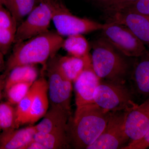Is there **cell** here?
Segmentation results:
<instances>
[{"label":"cell","mask_w":149,"mask_h":149,"mask_svg":"<svg viewBox=\"0 0 149 149\" xmlns=\"http://www.w3.org/2000/svg\"><path fill=\"white\" fill-rule=\"evenodd\" d=\"M4 56V55L0 52V73L6 67Z\"/></svg>","instance_id":"32"},{"label":"cell","mask_w":149,"mask_h":149,"mask_svg":"<svg viewBox=\"0 0 149 149\" xmlns=\"http://www.w3.org/2000/svg\"><path fill=\"white\" fill-rule=\"evenodd\" d=\"M0 27L16 31L17 24L10 13L0 3Z\"/></svg>","instance_id":"27"},{"label":"cell","mask_w":149,"mask_h":149,"mask_svg":"<svg viewBox=\"0 0 149 149\" xmlns=\"http://www.w3.org/2000/svg\"><path fill=\"white\" fill-rule=\"evenodd\" d=\"M125 126L129 143L138 141L146 135L149 130V98L128 111Z\"/></svg>","instance_id":"10"},{"label":"cell","mask_w":149,"mask_h":149,"mask_svg":"<svg viewBox=\"0 0 149 149\" xmlns=\"http://www.w3.org/2000/svg\"><path fill=\"white\" fill-rule=\"evenodd\" d=\"M15 129V108L8 102L0 103V130L6 132Z\"/></svg>","instance_id":"23"},{"label":"cell","mask_w":149,"mask_h":149,"mask_svg":"<svg viewBox=\"0 0 149 149\" xmlns=\"http://www.w3.org/2000/svg\"><path fill=\"white\" fill-rule=\"evenodd\" d=\"M52 21L51 0H44L19 24L14 44H19L47 32Z\"/></svg>","instance_id":"7"},{"label":"cell","mask_w":149,"mask_h":149,"mask_svg":"<svg viewBox=\"0 0 149 149\" xmlns=\"http://www.w3.org/2000/svg\"><path fill=\"white\" fill-rule=\"evenodd\" d=\"M149 147V130L139 140L128 143L121 149H146Z\"/></svg>","instance_id":"29"},{"label":"cell","mask_w":149,"mask_h":149,"mask_svg":"<svg viewBox=\"0 0 149 149\" xmlns=\"http://www.w3.org/2000/svg\"><path fill=\"white\" fill-rule=\"evenodd\" d=\"M110 15L123 10L139 0H93Z\"/></svg>","instance_id":"25"},{"label":"cell","mask_w":149,"mask_h":149,"mask_svg":"<svg viewBox=\"0 0 149 149\" xmlns=\"http://www.w3.org/2000/svg\"><path fill=\"white\" fill-rule=\"evenodd\" d=\"M109 113L95 103L76 107L69 126L70 138L73 148L87 149L94 143L105 128Z\"/></svg>","instance_id":"3"},{"label":"cell","mask_w":149,"mask_h":149,"mask_svg":"<svg viewBox=\"0 0 149 149\" xmlns=\"http://www.w3.org/2000/svg\"><path fill=\"white\" fill-rule=\"evenodd\" d=\"M130 111V110H129ZM128 110L110 111L105 128L94 143L87 149H122L130 141L125 130Z\"/></svg>","instance_id":"9"},{"label":"cell","mask_w":149,"mask_h":149,"mask_svg":"<svg viewBox=\"0 0 149 149\" xmlns=\"http://www.w3.org/2000/svg\"><path fill=\"white\" fill-rule=\"evenodd\" d=\"M4 0H0V3H3V1Z\"/></svg>","instance_id":"33"},{"label":"cell","mask_w":149,"mask_h":149,"mask_svg":"<svg viewBox=\"0 0 149 149\" xmlns=\"http://www.w3.org/2000/svg\"><path fill=\"white\" fill-rule=\"evenodd\" d=\"M35 85L33 83L26 96L17 105L15 108L16 128L20 125L27 123L32 100L35 93Z\"/></svg>","instance_id":"22"},{"label":"cell","mask_w":149,"mask_h":149,"mask_svg":"<svg viewBox=\"0 0 149 149\" xmlns=\"http://www.w3.org/2000/svg\"><path fill=\"white\" fill-rule=\"evenodd\" d=\"M26 149H45L44 146L37 141L33 140L27 146Z\"/></svg>","instance_id":"30"},{"label":"cell","mask_w":149,"mask_h":149,"mask_svg":"<svg viewBox=\"0 0 149 149\" xmlns=\"http://www.w3.org/2000/svg\"><path fill=\"white\" fill-rule=\"evenodd\" d=\"M43 118L35 125L37 132H69L70 120L72 117L64 111L51 107Z\"/></svg>","instance_id":"16"},{"label":"cell","mask_w":149,"mask_h":149,"mask_svg":"<svg viewBox=\"0 0 149 149\" xmlns=\"http://www.w3.org/2000/svg\"><path fill=\"white\" fill-rule=\"evenodd\" d=\"M109 21L127 26L143 44L149 49V19L138 14L120 12L111 15Z\"/></svg>","instance_id":"13"},{"label":"cell","mask_w":149,"mask_h":149,"mask_svg":"<svg viewBox=\"0 0 149 149\" xmlns=\"http://www.w3.org/2000/svg\"><path fill=\"white\" fill-rule=\"evenodd\" d=\"M101 31L103 37L128 57H137L147 50L146 46L124 24L109 21L104 23Z\"/></svg>","instance_id":"8"},{"label":"cell","mask_w":149,"mask_h":149,"mask_svg":"<svg viewBox=\"0 0 149 149\" xmlns=\"http://www.w3.org/2000/svg\"><path fill=\"white\" fill-rule=\"evenodd\" d=\"M128 81L134 96L146 100L149 98V51L135 58Z\"/></svg>","instance_id":"11"},{"label":"cell","mask_w":149,"mask_h":149,"mask_svg":"<svg viewBox=\"0 0 149 149\" xmlns=\"http://www.w3.org/2000/svg\"><path fill=\"white\" fill-rule=\"evenodd\" d=\"M148 18L149 19V17H148Z\"/></svg>","instance_id":"34"},{"label":"cell","mask_w":149,"mask_h":149,"mask_svg":"<svg viewBox=\"0 0 149 149\" xmlns=\"http://www.w3.org/2000/svg\"><path fill=\"white\" fill-rule=\"evenodd\" d=\"M6 77V75L4 73L0 75V101L1 98L2 92L5 88Z\"/></svg>","instance_id":"31"},{"label":"cell","mask_w":149,"mask_h":149,"mask_svg":"<svg viewBox=\"0 0 149 149\" xmlns=\"http://www.w3.org/2000/svg\"><path fill=\"white\" fill-rule=\"evenodd\" d=\"M34 140L40 143L45 149L70 148L71 141L69 132L43 133L37 132Z\"/></svg>","instance_id":"19"},{"label":"cell","mask_w":149,"mask_h":149,"mask_svg":"<svg viewBox=\"0 0 149 149\" xmlns=\"http://www.w3.org/2000/svg\"><path fill=\"white\" fill-rule=\"evenodd\" d=\"M33 83H18L11 86L5 91L8 102L17 105L27 95Z\"/></svg>","instance_id":"24"},{"label":"cell","mask_w":149,"mask_h":149,"mask_svg":"<svg viewBox=\"0 0 149 149\" xmlns=\"http://www.w3.org/2000/svg\"><path fill=\"white\" fill-rule=\"evenodd\" d=\"M92 67L102 80L126 84L133 70L135 58L125 55L103 36L93 41Z\"/></svg>","instance_id":"1"},{"label":"cell","mask_w":149,"mask_h":149,"mask_svg":"<svg viewBox=\"0 0 149 149\" xmlns=\"http://www.w3.org/2000/svg\"><path fill=\"white\" fill-rule=\"evenodd\" d=\"M16 31L0 27V52L7 54L14 44Z\"/></svg>","instance_id":"26"},{"label":"cell","mask_w":149,"mask_h":149,"mask_svg":"<svg viewBox=\"0 0 149 149\" xmlns=\"http://www.w3.org/2000/svg\"><path fill=\"white\" fill-rule=\"evenodd\" d=\"M56 61L62 72L72 83L87 67L92 64L91 54L83 57L63 56Z\"/></svg>","instance_id":"17"},{"label":"cell","mask_w":149,"mask_h":149,"mask_svg":"<svg viewBox=\"0 0 149 149\" xmlns=\"http://www.w3.org/2000/svg\"><path fill=\"white\" fill-rule=\"evenodd\" d=\"M91 46L83 35L77 34L68 36L63 40L62 47L69 55L83 57L91 54Z\"/></svg>","instance_id":"21"},{"label":"cell","mask_w":149,"mask_h":149,"mask_svg":"<svg viewBox=\"0 0 149 149\" xmlns=\"http://www.w3.org/2000/svg\"><path fill=\"white\" fill-rule=\"evenodd\" d=\"M120 12L138 14L149 17V0H139L118 12Z\"/></svg>","instance_id":"28"},{"label":"cell","mask_w":149,"mask_h":149,"mask_svg":"<svg viewBox=\"0 0 149 149\" xmlns=\"http://www.w3.org/2000/svg\"><path fill=\"white\" fill-rule=\"evenodd\" d=\"M54 57L48 68V95L51 107L59 109L71 115L72 82L62 72Z\"/></svg>","instance_id":"6"},{"label":"cell","mask_w":149,"mask_h":149,"mask_svg":"<svg viewBox=\"0 0 149 149\" xmlns=\"http://www.w3.org/2000/svg\"><path fill=\"white\" fill-rule=\"evenodd\" d=\"M44 0H4L3 5L11 14L17 26Z\"/></svg>","instance_id":"20"},{"label":"cell","mask_w":149,"mask_h":149,"mask_svg":"<svg viewBox=\"0 0 149 149\" xmlns=\"http://www.w3.org/2000/svg\"><path fill=\"white\" fill-rule=\"evenodd\" d=\"M35 93L27 123H35L44 117L49 104L47 81L44 77L37 79L34 83Z\"/></svg>","instance_id":"14"},{"label":"cell","mask_w":149,"mask_h":149,"mask_svg":"<svg viewBox=\"0 0 149 149\" xmlns=\"http://www.w3.org/2000/svg\"><path fill=\"white\" fill-rule=\"evenodd\" d=\"M101 79L97 75L91 64L87 67L73 83L76 107L94 102V93Z\"/></svg>","instance_id":"12"},{"label":"cell","mask_w":149,"mask_h":149,"mask_svg":"<svg viewBox=\"0 0 149 149\" xmlns=\"http://www.w3.org/2000/svg\"><path fill=\"white\" fill-rule=\"evenodd\" d=\"M38 76V70L34 65H24L15 67L7 74L5 91L17 83H34L37 80Z\"/></svg>","instance_id":"18"},{"label":"cell","mask_w":149,"mask_h":149,"mask_svg":"<svg viewBox=\"0 0 149 149\" xmlns=\"http://www.w3.org/2000/svg\"><path fill=\"white\" fill-rule=\"evenodd\" d=\"M17 129L0 135V149H26L37 132L35 125Z\"/></svg>","instance_id":"15"},{"label":"cell","mask_w":149,"mask_h":149,"mask_svg":"<svg viewBox=\"0 0 149 149\" xmlns=\"http://www.w3.org/2000/svg\"><path fill=\"white\" fill-rule=\"evenodd\" d=\"M129 86L101 80L94 94V102L106 111L130 110L138 104Z\"/></svg>","instance_id":"5"},{"label":"cell","mask_w":149,"mask_h":149,"mask_svg":"<svg viewBox=\"0 0 149 149\" xmlns=\"http://www.w3.org/2000/svg\"><path fill=\"white\" fill-rule=\"evenodd\" d=\"M64 39L56 31H50L14 45L6 65L7 75L14 68L24 65L45 66L62 47Z\"/></svg>","instance_id":"2"},{"label":"cell","mask_w":149,"mask_h":149,"mask_svg":"<svg viewBox=\"0 0 149 149\" xmlns=\"http://www.w3.org/2000/svg\"><path fill=\"white\" fill-rule=\"evenodd\" d=\"M52 21L56 32L61 36L91 33L102 30L104 24L75 16L61 1L51 0Z\"/></svg>","instance_id":"4"}]
</instances>
